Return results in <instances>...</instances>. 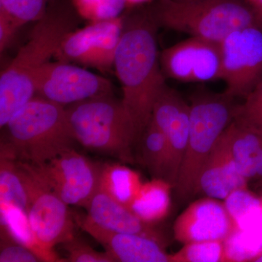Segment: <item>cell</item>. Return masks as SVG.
<instances>
[{"instance_id":"11","label":"cell","mask_w":262,"mask_h":262,"mask_svg":"<svg viewBox=\"0 0 262 262\" xmlns=\"http://www.w3.org/2000/svg\"><path fill=\"white\" fill-rule=\"evenodd\" d=\"M124 15L90 22L66 37L54 58L57 61L91 67L101 72L114 69L115 53L121 37Z\"/></svg>"},{"instance_id":"3","label":"cell","mask_w":262,"mask_h":262,"mask_svg":"<svg viewBox=\"0 0 262 262\" xmlns=\"http://www.w3.org/2000/svg\"><path fill=\"white\" fill-rule=\"evenodd\" d=\"M17 159L39 165L67 150L76 141L65 106L35 95L5 126Z\"/></svg>"},{"instance_id":"27","label":"cell","mask_w":262,"mask_h":262,"mask_svg":"<svg viewBox=\"0 0 262 262\" xmlns=\"http://www.w3.org/2000/svg\"><path fill=\"white\" fill-rule=\"evenodd\" d=\"M51 0H0V9L22 24L36 22L47 10Z\"/></svg>"},{"instance_id":"13","label":"cell","mask_w":262,"mask_h":262,"mask_svg":"<svg viewBox=\"0 0 262 262\" xmlns=\"http://www.w3.org/2000/svg\"><path fill=\"white\" fill-rule=\"evenodd\" d=\"M151 120L166 136L169 182L175 188L189 139L190 105L178 91L165 84L155 101Z\"/></svg>"},{"instance_id":"19","label":"cell","mask_w":262,"mask_h":262,"mask_svg":"<svg viewBox=\"0 0 262 262\" xmlns=\"http://www.w3.org/2000/svg\"><path fill=\"white\" fill-rule=\"evenodd\" d=\"M0 203L13 205L28 212V192L21 167L7 141H1L0 149Z\"/></svg>"},{"instance_id":"33","label":"cell","mask_w":262,"mask_h":262,"mask_svg":"<svg viewBox=\"0 0 262 262\" xmlns=\"http://www.w3.org/2000/svg\"><path fill=\"white\" fill-rule=\"evenodd\" d=\"M256 26L262 30V0H256L252 6Z\"/></svg>"},{"instance_id":"34","label":"cell","mask_w":262,"mask_h":262,"mask_svg":"<svg viewBox=\"0 0 262 262\" xmlns=\"http://www.w3.org/2000/svg\"><path fill=\"white\" fill-rule=\"evenodd\" d=\"M127 8H133L134 7L141 6L142 5L149 4L155 0H126Z\"/></svg>"},{"instance_id":"17","label":"cell","mask_w":262,"mask_h":262,"mask_svg":"<svg viewBox=\"0 0 262 262\" xmlns=\"http://www.w3.org/2000/svg\"><path fill=\"white\" fill-rule=\"evenodd\" d=\"M87 216L99 227L113 232L136 234L164 244V237L155 225L141 220L127 207L117 203L98 188L84 207Z\"/></svg>"},{"instance_id":"35","label":"cell","mask_w":262,"mask_h":262,"mask_svg":"<svg viewBox=\"0 0 262 262\" xmlns=\"http://www.w3.org/2000/svg\"><path fill=\"white\" fill-rule=\"evenodd\" d=\"M246 1L252 7L254 3H256V0H246Z\"/></svg>"},{"instance_id":"1","label":"cell","mask_w":262,"mask_h":262,"mask_svg":"<svg viewBox=\"0 0 262 262\" xmlns=\"http://www.w3.org/2000/svg\"><path fill=\"white\" fill-rule=\"evenodd\" d=\"M158 29L148 8L124 15L115 53L114 69L122 84V103L135 126L136 144L149 125L155 101L166 84L160 65Z\"/></svg>"},{"instance_id":"9","label":"cell","mask_w":262,"mask_h":262,"mask_svg":"<svg viewBox=\"0 0 262 262\" xmlns=\"http://www.w3.org/2000/svg\"><path fill=\"white\" fill-rule=\"evenodd\" d=\"M28 164L38 178L68 206L84 208L99 187L101 165L93 163L74 148L46 163Z\"/></svg>"},{"instance_id":"29","label":"cell","mask_w":262,"mask_h":262,"mask_svg":"<svg viewBox=\"0 0 262 262\" xmlns=\"http://www.w3.org/2000/svg\"><path fill=\"white\" fill-rule=\"evenodd\" d=\"M234 120L262 133V80L245 98V102L237 106Z\"/></svg>"},{"instance_id":"14","label":"cell","mask_w":262,"mask_h":262,"mask_svg":"<svg viewBox=\"0 0 262 262\" xmlns=\"http://www.w3.org/2000/svg\"><path fill=\"white\" fill-rule=\"evenodd\" d=\"M173 229L175 239L185 245L225 241L239 229L224 202L208 196L189 205L177 217Z\"/></svg>"},{"instance_id":"24","label":"cell","mask_w":262,"mask_h":262,"mask_svg":"<svg viewBox=\"0 0 262 262\" xmlns=\"http://www.w3.org/2000/svg\"><path fill=\"white\" fill-rule=\"evenodd\" d=\"M226 208L237 228L248 231L259 221L262 198H258L248 188L236 189L224 201Z\"/></svg>"},{"instance_id":"32","label":"cell","mask_w":262,"mask_h":262,"mask_svg":"<svg viewBox=\"0 0 262 262\" xmlns=\"http://www.w3.org/2000/svg\"><path fill=\"white\" fill-rule=\"evenodd\" d=\"M24 24L0 9V52L3 53L13 43L18 29Z\"/></svg>"},{"instance_id":"8","label":"cell","mask_w":262,"mask_h":262,"mask_svg":"<svg viewBox=\"0 0 262 262\" xmlns=\"http://www.w3.org/2000/svg\"><path fill=\"white\" fill-rule=\"evenodd\" d=\"M220 47L225 93L234 98H246L262 80V30L256 26L237 29Z\"/></svg>"},{"instance_id":"4","label":"cell","mask_w":262,"mask_h":262,"mask_svg":"<svg viewBox=\"0 0 262 262\" xmlns=\"http://www.w3.org/2000/svg\"><path fill=\"white\" fill-rule=\"evenodd\" d=\"M66 108L77 142L88 149L134 163L137 136L122 100L104 95L72 103Z\"/></svg>"},{"instance_id":"12","label":"cell","mask_w":262,"mask_h":262,"mask_svg":"<svg viewBox=\"0 0 262 262\" xmlns=\"http://www.w3.org/2000/svg\"><path fill=\"white\" fill-rule=\"evenodd\" d=\"M160 65L165 77L184 82L222 78L220 43L191 37L164 50Z\"/></svg>"},{"instance_id":"26","label":"cell","mask_w":262,"mask_h":262,"mask_svg":"<svg viewBox=\"0 0 262 262\" xmlns=\"http://www.w3.org/2000/svg\"><path fill=\"white\" fill-rule=\"evenodd\" d=\"M82 19L90 22L111 20L121 16L127 8L126 0H71Z\"/></svg>"},{"instance_id":"10","label":"cell","mask_w":262,"mask_h":262,"mask_svg":"<svg viewBox=\"0 0 262 262\" xmlns=\"http://www.w3.org/2000/svg\"><path fill=\"white\" fill-rule=\"evenodd\" d=\"M35 95L66 106L89 98L113 94L108 79L75 65L49 61L37 71L34 80Z\"/></svg>"},{"instance_id":"30","label":"cell","mask_w":262,"mask_h":262,"mask_svg":"<svg viewBox=\"0 0 262 262\" xmlns=\"http://www.w3.org/2000/svg\"><path fill=\"white\" fill-rule=\"evenodd\" d=\"M63 248L68 253L66 261L69 262H113V256L107 252L101 253L76 239L63 244Z\"/></svg>"},{"instance_id":"5","label":"cell","mask_w":262,"mask_h":262,"mask_svg":"<svg viewBox=\"0 0 262 262\" xmlns=\"http://www.w3.org/2000/svg\"><path fill=\"white\" fill-rule=\"evenodd\" d=\"M148 8L158 27L221 43L230 33L256 26L246 0H155Z\"/></svg>"},{"instance_id":"23","label":"cell","mask_w":262,"mask_h":262,"mask_svg":"<svg viewBox=\"0 0 262 262\" xmlns=\"http://www.w3.org/2000/svg\"><path fill=\"white\" fill-rule=\"evenodd\" d=\"M137 144L139 161L143 166L149 170L153 178L165 179L169 182L168 145L163 131L150 120Z\"/></svg>"},{"instance_id":"16","label":"cell","mask_w":262,"mask_h":262,"mask_svg":"<svg viewBox=\"0 0 262 262\" xmlns=\"http://www.w3.org/2000/svg\"><path fill=\"white\" fill-rule=\"evenodd\" d=\"M248 182L239 173L232 158L227 127L202 170L199 192L224 201L236 189L248 188Z\"/></svg>"},{"instance_id":"28","label":"cell","mask_w":262,"mask_h":262,"mask_svg":"<svg viewBox=\"0 0 262 262\" xmlns=\"http://www.w3.org/2000/svg\"><path fill=\"white\" fill-rule=\"evenodd\" d=\"M253 244L248 231L237 229L225 239L227 261H251L261 251L256 249Z\"/></svg>"},{"instance_id":"15","label":"cell","mask_w":262,"mask_h":262,"mask_svg":"<svg viewBox=\"0 0 262 262\" xmlns=\"http://www.w3.org/2000/svg\"><path fill=\"white\" fill-rule=\"evenodd\" d=\"M76 225L94 237L115 261L170 262L163 244L140 234L113 232L99 227L86 215L74 217Z\"/></svg>"},{"instance_id":"2","label":"cell","mask_w":262,"mask_h":262,"mask_svg":"<svg viewBox=\"0 0 262 262\" xmlns=\"http://www.w3.org/2000/svg\"><path fill=\"white\" fill-rule=\"evenodd\" d=\"M72 2L51 0L36 21L27 42L0 75V127L35 96L34 76L54 58L66 37L81 20Z\"/></svg>"},{"instance_id":"21","label":"cell","mask_w":262,"mask_h":262,"mask_svg":"<svg viewBox=\"0 0 262 262\" xmlns=\"http://www.w3.org/2000/svg\"><path fill=\"white\" fill-rule=\"evenodd\" d=\"M142 185L140 174L125 165L118 163L101 165L98 188L122 206L129 208Z\"/></svg>"},{"instance_id":"31","label":"cell","mask_w":262,"mask_h":262,"mask_svg":"<svg viewBox=\"0 0 262 262\" xmlns=\"http://www.w3.org/2000/svg\"><path fill=\"white\" fill-rule=\"evenodd\" d=\"M42 261L33 251L12 238L1 228L0 262Z\"/></svg>"},{"instance_id":"20","label":"cell","mask_w":262,"mask_h":262,"mask_svg":"<svg viewBox=\"0 0 262 262\" xmlns=\"http://www.w3.org/2000/svg\"><path fill=\"white\" fill-rule=\"evenodd\" d=\"M172 184L165 179H153L143 183L129 209L146 223L155 225L168 215Z\"/></svg>"},{"instance_id":"6","label":"cell","mask_w":262,"mask_h":262,"mask_svg":"<svg viewBox=\"0 0 262 262\" xmlns=\"http://www.w3.org/2000/svg\"><path fill=\"white\" fill-rule=\"evenodd\" d=\"M234 98L204 89L191 97L189 139L182 167L174 189L181 199L199 192L202 170L215 144L234 120L237 106Z\"/></svg>"},{"instance_id":"18","label":"cell","mask_w":262,"mask_h":262,"mask_svg":"<svg viewBox=\"0 0 262 262\" xmlns=\"http://www.w3.org/2000/svg\"><path fill=\"white\" fill-rule=\"evenodd\" d=\"M231 153L239 173L248 182L262 181V133L237 120L227 127Z\"/></svg>"},{"instance_id":"25","label":"cell","mask_w":262,"mask_h":262,"mask_svg":"<svg viewBox=\"0 0 262 262\" xmlns=\"http://www.w3.org/2000/svg\"><path fill=\"white\" fill-rule=\"evenodd\" d=\"M170 258V262H227L225 239L185 244Z\"/></svg>"},{"instance_id":"22","label":"cell","mask_w":262,"mask_h":262,"mask_svg":"<svg viewBox=\"0 0 262 262\" xmlns=\"http://www.w3.org/2000/svg\"><path fill=\"white\" fill-rule=\"evenodd\" d=\"M1 228L18 244L33 251L43 261H66L56 253L48 252L38 242L28 215L21 208L11 204L0 203Z\"/></svg>"},{"instance_id":"7","label":"cell","mask_w":262,"mask_h":262,"mask_svg":"<svg viewBox=\"0 0 262 262\" xmlns=\"http://www.w3.org/2000/svg\"><path fill=\"white\" fill-rule=\"evenodd\" d=\"M29 196V222L38 242L48 252L75 237L68 205L40 180L28 163L18 160Z\"/></svg>"}]
</instances>
